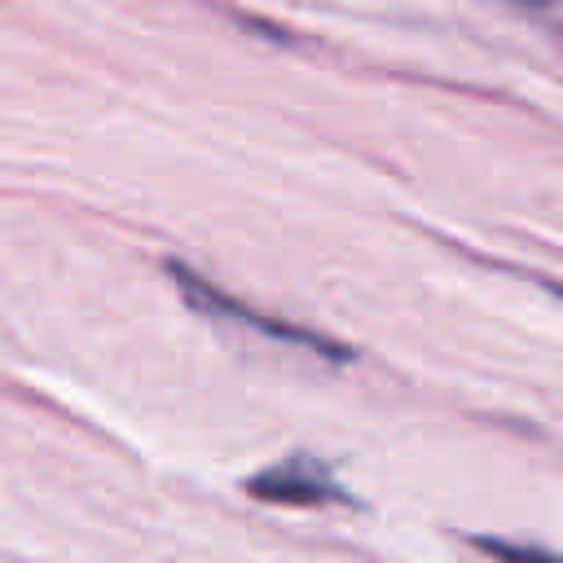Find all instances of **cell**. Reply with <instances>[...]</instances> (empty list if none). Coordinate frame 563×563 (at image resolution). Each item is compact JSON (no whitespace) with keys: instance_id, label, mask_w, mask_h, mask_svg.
Returning a JSON list of instances; mask_svg holds the SVG:
<instances>
[{"instance_id":"cell-1","label":"cell","mask_w":563,"mask_h":563,"mask_svg":"<svg viewBox=\"0 0 563 563\" xmlns=\"http://www.w3.org/2000/svg\"><path fill=\"white\" fill-rule=\"evenodd\" d=\"M167 273H172V282L180 286L185 303H189V308H198V312H207V317H224V321L251 325V330H260V334H268V339H277V343L312 347V352H317V356H325V361H347V356H352L343 343H334V339H325V334H317V330H303V325H290V321H277V317H264V312H255V308L238 303L233 295H224L216 282H207V277H202V273H194L189 264L167 260Z\"/></svg>"},{"instance_id":"cell-2","label":"cell","mask_w":563,"mask_h":563,"mask_svg":"<svg viewBox=\"0 0 563 563\" xmlns=\"http://www.w3.org/2000/svg\"><path fill=\"white\" fill-rule=\"evenodd\" d=\"M251 497L260 501H277V506H330V501H347V493L339 488V479L312 462V457H286L268 471H255L246 484H242Z\"/></svg>"},{"instance_id":"cell-3","label":"cell","mask_w":563,"mask_h":563,"mask_svg":"<svg viewBox=\"0 0 563 563\" xmlns=\"http://www.w3.org/2000/svg\"><path fill=\"white\" fill-rule=\"evenodd\" d=\"M475 545L501 563H554L550 550H528V545H510V541H497V537H475Z\"/></svg>"}]
</instances>
